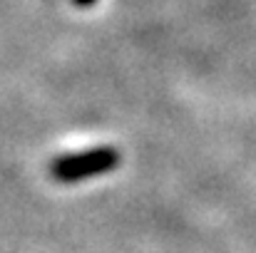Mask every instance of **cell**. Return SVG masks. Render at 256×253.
<instances>
[{
  "label": "cell",
  "instance_id": "obj_1",
  "mask_svg": "<svg viewBox=\"0 0 256 253\" xmlns=\"http://www.w3.org/2000/svg\"><path fill=\"white\" fill-rule=\"evenodd\" d=\"M120 164V152L114 147H94L87 152L78 154H65L50 162V174L58 181L72 184V181H82L97 174H107Z\"/></svg>",
  "mask_w": 256,
  "mask_h": 253
},
{
  "label": "cell",
  "instance_id": "obj_2",
  "mask_svg": "<svg viewBox=\"0 0 256 253\" xmlns=\"http://www.w3.org/2000/svg\"><path fill=\"white\" fill-rule=\"evenodd\" d=\"M72 2H75V5H80V7H87V5H92L94 0H72Z\"/></svg>",
  "mask_w": 256,
  "mask_h": 253
}]
</instances>
